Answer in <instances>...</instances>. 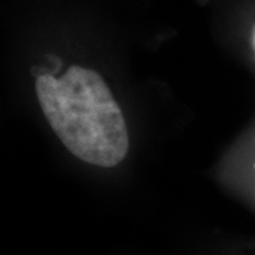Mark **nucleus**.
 Listing matches in <instances>:
<instances>
[{"mask_svg":"<svg viewBox=\"0 0 255 255\" xmlns=\"http://www.w3.org/2000/svg\"><path fill=\"white\" fill-rule=\"evenodd\" d=\"M253 41H254V48H255V27H254V33H253Z\"/></svg>","mask_w":255,"mask_h":255,"instance_id":"obj_2","label":"nucleus"},{"mask_svg":"<svg viewBox=\"0 0 255 255\" xmlns=\"http://www.w3.org/2000/svg\"><path fill=\"white\" fill-rule=\"evenodd\" d=\"M38 104L55 135L75 157L100 167H114L128 153L124 114L100 74L80 65L61 77L40 75Z\"/></svg>","mask_w":255,"mask_h":255,"instance_id":"obj_1","label":"nucleus"}]
</instances>
